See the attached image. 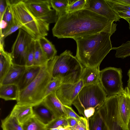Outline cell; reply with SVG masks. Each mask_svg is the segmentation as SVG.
<instances>
[{
  "label": "cell",
  "instance_id": "15",
  "mask_svg": "<svg viewBox=\"0 0 130 130\" xmlns=\"http://www.w3.org/2000/svg\"><path fill=\"white\" fill-rule=\"evenodd\" d=\"M27 67L25 66L14 64L2 80L0 85H18Z\"/></svg>",
  "mask_w": 130,
  "mask_h": 130
},
{
  "label": "cell",
  "instance_id": "42",
  "mask_svg": "<svg viewBox=\"0 0 130 130\" xmlns=\"http://www.w3.org/2000/svg\"><path fill=\"white\" fill-rule=\"evenodd\" d=\"M8 26L7 23L4 20H2L0 22V33H2L7 27Z\"/></svg>",
  "mask_w": 130,
  "mask_h": 130
},
{
  "label": "cell",
  "instance_id": "29",
  "mask_svg": "<svg viewBox=\"0 0 130 130\" xmlns=\"http://www.w3.org/2000/svg\"><path fill=\"white\" fill-rule=\"evenodd\" d=\"M112 49L116 51L115 56L116 58H124L130 56V41L123 43L119 47H113Z\"/></svg>",
  "mask_w": 130,
  "mask_h": 130
},
{
  "label": "cell",
  "instance_id": "12",
  "mask_svg": "<svg viewBox=\"0 0 130 130\" xmlns=\"http://www.w3.org/2000/svg\"><path fill=\"white\" fill-rule=\"evenodd\" d=\"M83 87L81 80L75 84H62L56 94L63 105L71 107Z\"/></svg>",
  "mask_w": 130,
  "mask_h": 130
},
{
  "label": "cell",
  "instance_id": "7",
  "mask_svg": "<svg viewBox=\"0 0 130 130\" xmlns=\"http://www.w3.org/2000/svg\"><path fill=\"white\" fill-rule=\"evenodd\" d=\"M122 71L109 67L100 71V82L107 96L117 95L123 90Z\"/></svg>",
  "mask_w": 130,
  "mask_h": 130
},
{
  "label": "cell",
  "instance_id": "2",
  "mask_svg": "<svg viewBox=\"0 0 130 130\" xmlns=\"http://www.w3.org/2000/svg\"><path fill=\"white\" fill-rule=\"evenodd\" d=\"M111 34L101 32L74 39L77 44L75 56L84 67H100L104 59L112 50Z\"/></svg>",
  "mask_w": 130,
  "mask_h": 130
},
{
  "label": "cell",
  "instance_id": "28",
  "mask_svg": "<svg viewBox=\"0 0 130 130\" xmlns=\"http://www.w3.org/2000/svg\"><path fill=\"white\" fill-rule=\"evenodd\" d=\"M87 0H68V5L66 13H71L85 9Z\"/></svg>",
  "mask_w": 130,
  "mask_h": 130
},
{
  "label": "cell",
  "instance_id": "33",
  "mask_svg": "<svg viewBox=\"0 0 130 130\" xmlns=\"http://www.w3.org/2000/svg\"><path fill=\"white\" fill-rule=\"evenodd\" d=\"M68 126L67 119L63 117L55 118L46 125L47 128L49 130L57 128L60 126L66 128Z\"/></svg>",
  "mask_w": 130,
  "mask_h": 130
},
{
  "label": "cell",
  "instance_id": "48",
  "mask_svg": "<svg viewBox=\"0 0 130 130\" xmlns=\"http://www.w3.org/2000/svg\"><path fill=\"white\" fill-rule=\"evenodd\" d=\"M48 130H58V127H57V128H51Z\"/></svg>",
  "mask_w": 130,
  "mask_h": 130
},
{
  "label": "cell",
  "instance_id": "31",
  "mask_svg": "<svg viewBox=\"0 0 130 130\" xmlns=\"http://www.w3.org/2000/svg\"><path fill=\"white\" fill-rule=\"evenodd\" d=\"M110 7L115 11H130V5L121 4L115 0H106Z\"/></svg>",
  "mask_w": 130,
  "mask_h": 130
},
{
  "label": "cell",
  "instance_id": "14",
  "mask_svg": "<svg viewBox=\"0 0 130 130\" xmlns=\"http://www.w3.org/2000/svg\"><path fill=\"white\" fill-rule=\"evenodd\" d=\"M43 102L52 112L55 118L62 117L67 118V115L64 105L58 98L56 93L46 96Z\"/></svg>",
  "mask_w": 130,
  "mask_h": 130
},
{
  "label": "cell",
  "instance_id": "20",
  "mask_svg": "<svg viewBox=\"0 0 130 130\" xmlns=\"http://www.w3.org/2000/svg\"><path fill=\"white\" fill-rule=\"evenodd\" d=\"M20 89L18 85H0V98L5 101L17 100Z\"/></svg>",
  "mask_w": 130,
  "mask_h": 130
},
{
  "label": "cell",
  "instance_id": "21",
  "mask_svg": "<svg viewBox=\"0 0 130 130\" xmlns=\"http://www.w3.org/2000/svg\"><path fill=\"white\" fill-rule=\"evenodd\" d=\"M102 106L95 109L94 115L89 118V130H103L104 122Z\"/></svg>",
  "mask_w": 130,
  "mask_h": 130
},
{
  "label": "cell",
  "instance_id": "37",
  "mask_svg": "<svg viewBox=\"0 0 130 130\" xmlns=\"http://www.w3.org/2000/svg\"><path fill=\"white\" fill-rule=\"evenodd\" d=\"M64 106L67 113L68 118H73L78 121L80 120L81 116L77 114L71 107L64 105Z\"/></svg>",
  "mask_w": 130,
  "mask_h": 130
},
{
  "label": "cell",
  "instance_id": "17",
  "mask_svg": "<svg viewBox=\"0 0 130 130\" xmlns=\"http://www.w3.org/2000/svg\"><path fill=\"white\" fill-rule=\"evenodd\" d=\"M32 108L33 115L46 125L55 118L53 113L43 101L33 107Z\"/></svg>",
  "mask_w": 130,
  "mask_h": 130
},
{
  "label": "cell",
  "instance_id": "39",
  "mask_svg": "<svg viewBox=\"0 0 130 130\" xmlns=\"http://www.w3.org/2000/svg\"><path fill=\"white\" fill-rule=\"evenodd\" d=\"M95 109L93 108H90L85 109L84 111V117L88 120L89 118L92 116L94 114Z\"/></svg>",
  "mask_w": 130,
  "mask_h": 130
},
{
  "label": "cell",
  "instance_id": "38",
  "mask_svg": "<svg viewBox=\"0 0 130 130\" xmlns=\"http://www.w3.org/2000/svg\"><path fill=\"white\" fill-rule=\"evenodd\" d=\"M7 5V0H0V21L2 20Z\"/></svg>",
  "mask_w": 130,
  "mask_h": 130
},
{
  "label": "cell",
  "instance_id": "11",
  "mask_svg": "<svg viewBox=\"0 0 130 130\" xmlns=\"http://www.w3.org/2000/svg\"><path fill=\"white\" fill-rule=\"evenodd\" d=\"M118 98L117 116L118 123L122 130H127L130 119V91L127 87L117 95Z\"/></svg>",
  "mask_w": 130,
  "mask_h": 130
},
{
  "label": "cell",
  "instance_id": "40",
  "mask_svg": "<svg viewBox=\"0 0 130 130\" xmlns=\"http://www.w3.org/2000/svg\"><path fill=\"white\" fill-rule=\"evenodd\" d=\"M116 12L121 18H122L125 20L130 19V11H123Z\"/></svg>",
  "mask_w": 130,
  "mask_h": 130
},
{
  "label": "cell",
  "instance_id": "27",
  "mask_svg": "<svg viewBox=\"0 0 130 130\" xmlns=\"http://www.w3.org/2000/svg\"><path fill=\"white\" fill-rule=\"evenodd\" d=\"M50 2L51 7L59 16L66 13L69 4L68 0H50Z\"/></svg>",
  "mask_w": 130,
  "mask_h": 130
},
{
  "label": "cell",
  "instance_id": "4",
  "mask_svg": "<svg viewBox=\"0 0 130 130\" xmlns=\"http://www.w3.org/2000/svg\"><path fill=\"white\" fill-rule=\"evenodd\" d=\"M53 78L62 84H75L80 80L84 67L70 51L66 50L52 60Z\"/></svg>",
  "mask_w": 130,
  "mask_h": 130
},
{
  "label": "cell",
  "instance_id": "22",
  "mask_svg": "<svg viewBox=\"0 0 130 130\" xmlns=\"http://www.w3.org/2000/svg\"><path fill=\"white\" fill-rule=\"evenodd\" d=\"M41 67L33 66L27 68L18 86L20 91L26 87L35 78L39 73Z\"/></svg>",
  "mask_w": 130,
  "mask_h": 130
},
{
  "label": "cell",
  "instance_id": "25",
  "mask_svg": "<svg viewBox=\"0 0 130 130\" xmlns=\"http://www.w3.org/2000/svg\"><path fill=\"white\" fill-rule=\"evenodd\" d=\"M1 126L3 130H24L22 125L10 115L2 120Z\"/></svg>",
  "mask_w": 130,
  "mask_h": 130
},
{
  "label": "cell",
  "instance_id": "13",
  "mask_svg": "<svg viewBox=\"0 0 130 130\" xmlns=\"http://www.w3.org/2000/svg\"><path fill=\"white\" fill-rule=\"evenodd\" d=\"M85 9L95 12L113 22L119 21L121 18L106 0H87Z\"/></svg>",
  "mask_w": 130,
  "mask_h": 130
},
{
  "label": "cell",
  "instance_id": "32",
  "mask_svg": "<svg viewBox=\"0 0 130 130\" xmlns=\"http://www.w3.org/2000/svg\"><path fill=\"white\" fill-rule=\"evenodd\" d=\"M7 6L3 15L2 19L5 21L8 24L7 26L5 29L10 27L15 22V21L12 12L11 5L9 0H7Z\"/></svg>",
  "mask_w": 130,
  "mask_h": 130
},
{
  "label": "cell",
  "instance_id": "23",
  "mask_svg": "<svg viewBox=\"0 0 130 130\" xmlns=\"http://www.w3.org/2000/svg\"><path fill=\"white\" fill-rule=\"evenodd\" d=\"M40 47L48 61L54 59L56 56L57 51L55 46L45 37L38 39Z\"/></svg>",
  "mask_w": 130,
  "mask_h": 130
},
{
  "label": "cell",
  "instance_id": "9",
  "mask_svg": "<svg viewBox=\"0 0 130 130\" xmlns=\"http://www.w3.org/2000/svg\"><path fill=\"white\" fill-rule=\"evenodd\" d=\"M33 14L37 18L49 24L56 23L58 13L51 8L50 0H24Z\"/></svg>",
  "mask_w": 130,
  "mask_h": 130
},
{
  "label": "cell",
  "instance_id": "26",
  "mask_svg": "<svg viewBox=\"0 0 130 130\" xmlns=\"http://www.w3.org/2000/svg\"><path fill=\"white\" fill-rule=\"evenodd\" d=\"M22 125L24 130H48L46 125L34 115Z\"/></svg>",
  "mask_w": 130,
  "mask_h": 130
},
{
  "label": "cell",
  "instance_id": "8",
  "mask_svg": "<svg viewBox=\"0 0 130 130\" xmlns=\"http://www.w3.org/2000/svg\"><path fill=\"white\" fill-rule=\"evenodd\" d=\"M34 39L27 32L20 28L10 53L14 64L25 66L27 53Z\"/></svg>",
  "mask_w": 130,
  "mask_h": 130
},
{
  "label": "cell",
  "instance_id": "47",
  "mask_svg": "<svg viewBox=\"0 0 130 130\" xmlns=\"http://www.w3.org/2000/svg\"><path fill=\"white\" fill-rule=\"evenodd\" d=\"M128 23L129 24V28L130 30V19H125Z\"/></svg>",
  "mask_w": 130,
  "mask_h": 130
},
{
  "label": "cell",
  "instance_id": "19",
  "mask_svg": "<svg viewBox=\"0 0 130 130\" xmlns=\"http://www.w3.org/2000/svg\"><path fill=\"white\" fill-rule=\"evenodd\" d=\"M4 45L0 44V82L13 64L10 53L5 51Z\"/></svg>",
  "mask_w": 130,
  "mask_h": 130
},
{
  "label": "cell",
  "instance_id": "6",
  "mask_svg": "<svg viewBox=\"0 0 130 130\" xmlns=\"http://www.w3.org/2000/svg\"><path fill=\"white\" fill-rule=\"evenodd\" d=\"M107 97L100 82L84 86L73 103L79 114L84 117V111L88 108L95 109L104 104Z\"/></svg>",
  "mask_w": 130,
  "mask_h": 130
},
{
  "label": "cell",
  "instance_id": "43",
  "mask_svg": "<svg viewBox=\"0 0 130 130\" xmlns=\"http://www.w3.org/2000/svg\"><path fill=\"white\" fill-rule=\"evenodd\" d=\"M119 3L125 5H130V0H115Z\"/></svg>",
  "mask_w": 130,
  "mask_h": 130
},
{
  "label": "cell",
  "instance_id": "41",
  "mask_svg": "<svg viewBox=\"0 0 130 130\" xmlns=\"http://www.w3.org/2000/svg\"><path fill=\"white\" fill-rule=\"evenodd\" d=\"M68 126L66 128L72 127L76 125L78 121L75 119L72 118H68L67 119Z\"/></svg>",
  "mask_w": 130,
  "mask_h": 130
},
{
  "label": "cell",
  "instance_id": "45",
  "mask_svg": "<svg viewBox=\"0 0 130 130\" xmlns=\"http://www.w3.org/2000/svg\"><path fill=\"white\" fill-rule=\"evenodd\" d=\"M58 130H70L69 129L62 126H60L58 127Z\"/></svg>",
  "mask_w": 130,
  "mask_h": 130
},
{
  "label": "cell",
  "instance_id": "35",
  "mask_svg": "<svg viewBox=\"0 0 130 130\" xmlns=\"http://www.w3.org/2000/svg\"><path fill=\"white\" fill-rule=\"evenodd\" d=\"M15 20V22L10 27L3 31L2 33L0 34V39L4 40L7 36L22 28V26Z\"/></svg>",
  "mask_w": 130,
  "mask_h": 130
},
{
  "label": "cell",
  "instance_id": "24",
  "mask_svg": "<svg viewBox=\"0 0 130 130\" xmlns=\"http://www.w3.org/2000/svg\"><path fill=\"white\" fill-rule=\"evenodd\" d=\"M48 61L40 47L38 39H35L34 66L41 67Z\"/></svg>",
  "mask_w": 130,
  "mask_h": 130
},
{
  "label": "cell",
  "instance_id": "46",
  "mask_svg": "<svg viewBox=\"0 0 130 130\" xmlns=\"http://www.w3.org/2000/svg\"><path fill=\"white\" fill-rule=\"evenodd\" d=\"M127 130H130V119L129 120L128 124Z\"/></svg>",
  "mask_w": 130,
  "mask_h": 130
},
{
  "label": "cell",
  "instance_id": "34",
  "mask_svg": "<svg viewBox=\"0 0 130 130\" xmlns=\"http://www.w3.org/2000/svg\"><path fill=\"white\" fill-rule=\"evenodd\" d=\"M35 39H33L30 44L27 53L25 66L27 67L34 66Z\"/></svg>",
  "mask_w": 130,
  "mask_h": 130
},
{
  "label": "cell",
  "instance_id": "1",
  "mask_svg": "<svg viewBox=\"0 0 130 130\" xmlns=\"http://www.w3.org/2000/svg\"><path fill=\"white\" fill-rule=\"evenodd\" d=\"M117 24L107 18L86 9L59 16L52 29L53 36L57 38L74 39L101 32L112 35Z\"/></svg>",
  "mask_w": 130,
  "mask_h": 130
},
{
  "label": "cell",
  "instance_id": "30",
  "mask_svg": "<svg viewBox=\"0 0 130 130\" xmlns=\"http://www.w3.org/2000/svg\"><path fill=\"white\" fill-rule=\"evenodd\" d=\"M62 84L60 81L58 79L52 78L47 86L45 97L50 94L56 93Z\"/></svg>",
  "mask_w": 130,
  "mask_h": 130
},
{
  "label": "cell",
  "instance_id": "36",
  "mask_svg": "<svg viewBox=\"0 0 130 130\" xmlns=\"http://www.w3.org/2000/svg\"><path fill=\"white\" fill-rule=\"evenodd\" d=\"M67 128L70 130H89L88 120L86 118L81 116L76 125Z\"/></svg>",
  "mask_w": 130,
  "mask_h": 130
},
{
  "label": "cell",
  "instance_id": "5",
  "mask_svg": "<svg viewBox=\"0 0 130 130\" xmlns=\"http://www.w3.org/2000/svg\"><path fill=\"white\" fill-rule=\"evenodd\" d=\"M12 12L15 21L34 39L48 35L49 24L36 17L24 0H10Z\"/></svg>",
  "mask_w": 130,
  "mask_h": 130
},
{
  "label": "cell",
  "instance_id": "18",
  "mask_svg": "<svg viewBox=\"0 0 130 130\" xmlns=\"http://www.w3.org/2000/svg\"><path fill=\"white\" fill-rule=\"evenodd\" d=\"M100 72L99 67L93 68L84 67L80 78L84 86L100 82Z\"/></svg>",
  "mask_w": 130,
  "mask_h": 130
},
{
  "label": "cell",
  "instance_id": "44",
  "mask_svg": "<svg viewBox=\"0 0 130 130\" xmlns=\"http://www.w3.org/2000/svg\"><path fill=\"white\" fill-rule=\"evenodd\" d=\"M128 75L129 76V79L128 81L127 87L129 88L130 91V69L128 72Z\"/></svg>",
  "mask_w": 130,
  "mask_h": 130
},
{
  "label": "cell",
  "instance_id": "3",
  "mask_svg": "<svg viewBox=\"0 0 130 130\" xmlns=\"http://www.w3.org/2000/svg\"><path fill=\"white\" fill-rule=\"evenodd\" d=\"M52 60L41 67L34 80L20 91L17 104L33 107L42 103L45 98L47 86L52 78Z\"/></svg>",
  "mask_w": 130,
  "mask_h": 130
},
{
  "label": "cell",
  "instance_id": "16",
  "mask_svg": "<svg viewBox=\"0 0 130 130\" xmlns=\"http://www.w3.org/2000/svg\"><path fill=\"white\" fill-rule=\"evenodd\" d=\"M23 125L33 115L32 107L16 104L10 114Z\"/></svg>",
  "mask_w": 130,
  "mask_h": 130
},
{
  "label": "cell",
  "instance_id": "10",
  "mask_svg": "<svg viewBox=\"0 0 130 130\" xmlns=\"http://www.w3.org/2000/svg\"><path fill=\"white\" fill-rule=\"evenodd\" d=\"M118 103L117 95L107 96L103 106L104 122L103 130H122L117 121Z\"/></svg>",
  "mask_w": 130,
  "mask_h": 130
}]
</instances>
